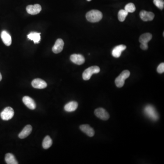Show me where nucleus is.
Returning <instances> with one entry per match:
<instances>
[{"label":"nucleus","instance_id":"14","mask_svg":"<svg viewBox=\"0 0 164 164\" xmlns=\"http://www.w3.org/2000/svg\"><path fill=\"white\" fill-rule=\"evenodd\" d=\"M126 48V46L124 45H119L117 46L112 50V55L115 58H119L121 56L122 52Z\"/></svg>","mask_w":164,"mask_h":164},{"label":"nucleus","instance_id":"20","mask_svg":"<svg viewBox=\"0 0 164 164\" xmlns=\"http://www.w3.org/2000/svg\"><path fill=\"white\" fill-rule=\"evenodd\" d=\"M5 161L7 164H18V162L16 159L14 155L11 153H7L5 155Z\"/></svg>","mask_w":164,"mask_h":164},{"label":"nucleus","instance_id":"1","mask_svg":"<svg viewBox=\"0 0 164 164\" xmlns=\"http://www.w3.org/2000/svg\"><path fill=\"white\" fill-rule=\"evenodd\" d=\"M144 113L146 116L153 121H156L159 119L158 112L153 106L148 105L144 109Z\"/></svg>","mask_w":164,"mask_h":164},{"label":"nucleus","instance_id":"7","mask_svg":"<svg viewBox=\"0 0 164 164\" xmlns=\"http://www.w3.org/2000/svg\"><path fill=\"white\" fill-rule=\"evenodd\" d=\"M26 10L29 14L35 15L40 13L41 10V7L39 4L29 5L27 7Z\"/></svg>","mask_w":164,"mask_h":164},{"label":"nucleus","instance_id":"3","mask_svg":"<svg viewBox=\"0 0 164 164\" xmlns=\"http://www.w3.org/2000/svg\"><path fill=\"white\" fill-rule=\"evenodd\" d=\"M100 68L98 66H91L85 70L83 73V79L84 80H90L93 74L98 73L100 72Z\"/></svg>","mask_w":164,"mask_h":164},{"label":"nucleus","instance_id":"28","mask_svg":"<svg viewBox=\"0 0 164 164\" xmlns=\"http://www.w3.org/2000/svg\"><path fill=\"white\" fill-rule=\"evenodd\" d=\"M91 0H87V1H88V2H90V1H91Z\"/></svg>","mask_w":164,"mask_h":164},{"label":"nucleus","instance_id":"16","mask_svg":"<svg viewBox=\"0 0 164 164\" xmlns=\"http://www.w3.org/2000/svg\"><path fill=\"white\" fill-rule=\"evenodd\" d=\"M32 129H33V128L31 125H26L22 130V131L19 133L18 137L20 139H22L26 138L31 134Z\"/></svg>","mask_w":164,"mask_h":164},{"label":"nucleus","instance_id":"6","mask_svg":"<svg viewBox=\"0 0 164 164\" xmlns=\"http://www.w3.org/2000/svg\"><path fill=\"white\" fill-rule=\"evenodd\" d=\"M94 114L98 118L102 120H107L109 118V113L102 108H99L96 109L94 111Z\"/></svg>","mask_w":164,"mask_h":164},{"label":"nucleus","instance_id":"9","mask_svg":"<svg viewBox=\"0 0 164 164\" xmlns=\"http://www.w3.org/2000/svg\"><path fill=\"white\" fill-rule=\"evenodd\" d=\"M23 101L26 106L30 109L34 110L36 108V104L34 100L29 96H24L23 98Z\"/></svg>","mask_w":164,"mask_h":164},{"label":"nucleus","instance_id":"15","mask_svg":"<svg viewBox=\"0 0 164 164\" xmlns=\"http://www.w3.org/2000/svg\"><path fill=\"white\" fill-rule=\"evenodd\" d=\"M1 38L6 46H9L12 44V37L6 31H3L1 33Z\"/></svg>","mask_w":164,"mask_h":164},{"label":"nucleus","instance_id":"23","mask_svg":"<svg viewBox=\"0 0 164 164\" xmlns=\"http://www.w3.org/2000/svg\"><path fill=\"white\" fill-rule=\"evenodd\" d=\"M124 10L127 11L128 13H132L135 12L136 7H135L134 4L132 3H129L125 5Z\"/></svg>","mask_w":164,"mask_h":164},{"label":"nucleus","instance_id":"21","mask_svg":"<svg viewBox=\"0 0 164 164\" xmlns=\"http://www.w3.org/2000/svg\"><path fill=\"white\" fill-rule=\"evenodd\" d=\"M52 141L49 136L47 135L43 139L42 142V147L44 149H48L52 146Z\"/></svg>","mask_w":164,"mask_h":164},{"label":"nucleus","instance_id":"5","mask_svg":"<svg viewBox=\"0 0 164 164\" xmlns=\"http://www.w3.org/2000/svg\"><path fill=\"white\" fill-rule=\"evenodd\" d=\"M14 115V111L12 108H5L0 114L1 118L3 120H8L12 118Z\"/></svg>","mask_w":164,"mask_h":164},{"label":"nucleus","instance_id":"25","mask_svg":"<svg viewBox=\"0 0 164 164\" xmlns=\"http://www.w3.org/2000/svg\"><path fill=\"white\" fill-rule=\"evenodd\" d=\"M157 71L158 73H162L164 72V63H161L157 67Z\"/></svg>","mask_w":164,"mask_h":164},{"label":"nucleus","instance_id":"13","mask_svg":"<svg viewBox=\"0 0 164 164\" xmlns=\"http://www.w3.org/2000/svg\"><path fill=\"white\" fill-rule=\"evenodd\" d=\"M80 129L89 137H93L94 135L95 132L94 129L88 124H83L80 125Z\"/></svg>","mask_w":164,"mask_h":164},{"label":"nucleus","instance_id":"18","mask_svg":"<svg viewBox=\"0 0 164 164\" xmlns=\"http://www.w3.org/2000/svg\"><path fill=\"white\" fill-rule=\"evenodd\" d=\"M78 107V103L76 101H71L66 104L64 109L67 112H71L76 110Z\"/></svg>","mask_w":164,"mask_h":164},{"label":"nucleus","instance_id":"2","mask_svg":"<svg viewBox=\"0 0 164 164\" xmlns=\"http://www.w3.org/2000/svg\"><path fill=\"white\" fill-rule=\"evenodd\" d=\"M87 21L91 23H97L100 21L103 17V14L100 11L93 10L87 12L86 15Z\"/></svg>","mask_w":164,"mask_h":164},{"label":"nucleus","instance_id":"24","mask_svg":"<svg viewBox=\"0 0 164 164\" xmlns=\"http://www.w3.org/2000/svg\"><path fill=\"white\" fill-rule=\"evenodd\" d=\"M154 4L158 8L162 10L164 7V2L163 0H154Z\"/></svg>","mask_w":164,"mask_h":164},{"label":"nucleus","instance_id":"8","mask_svg":"<svg viewBox=\"0 0 164 164\" xmlns=\"http://www.w3.org/2000/svg\"><path fill=\"white\" fill-rule=\"evenodd\" d=\"M140 16L143 21L147 22L153 20L155 17V15L152 12H147L143 10L140 12Z\"/></svg>","mask_w":164,"mask_h":164},{"label":"nucleus","instance_id":"12","mask_svg":"<svg viewBox=\"0 0 164 164\" xmlns=\"http://www.w3.org/2000/svg\"><path fill=\"white\" fill-rule=\"evenodd\" d=\"M32 85L34 88L43 89L47 86V84L45 81L40 79H36L32 82Z\"/></svg>","mask_w":164,"mask_h":164},{"label":"nucleus","instance_id":"10","mask_svg":"<svg viewBox=\"0 0 164 164\" xmlns=\"http://www.w3.org/2000/svg\"><path fill=\"white\" fill-rule=\"evenodd\" d=\"M70 60L73 63L77 65H82L85 62L84 57L81 54H73L70 56Z\"/></svg>","mask_w":164,"mask_h":164},{"label":"nucleus","instance_id":"11","mask_svg":"<svg viewBox=\"0 0 164 164\" xmlns=\"http://www.w3.org/2000/svg\"><path fill=\"white\" fill-rule=\"evenodd\" d=\"M64 44V41L62 39H61V38L57 39L53 48H52V51L55 53H59L61 52L63 50Z\"/></svg>","mask_w":164,"mask_h":164},{"label":"nucleus","instance_id":"26","mask_svg":"<svg viewBox=\"0 0 164 164\" xmlns=\"http://www.w3.org/2000/svg\"><path fill=\"white\" fill-rule=\"evenodd\" d=\"M140 48L144 50H147L148 48V45H144V44H141L140 45Z\"/></svg>","mask_w":164,"mask_h":164},{"label":"nucleus","instance_id":"19","mask_svg":"<svg viewBox=\"0 0 164 164\" xmlns=\"http://www.w3.org/2000/svg\"><path fill=\"white\" fill-rule=\"evenodd\" d=\"M40 33L37 32H31L27 35V38L31 40H33L35 43H39L41 40Z\"/></svg>","mask_w":164,"mask_h":164},{"label":"nucleus","instance_id":"22","mask_svg":"<svg viewBox=\"0 0 164 164\" xmlns=\"http://www.w3.org/2000/svg\"><path fill=\"white\" fill-rule=\"evenodd\" d=\"M128 12L127 11H125V10H120V11L119 12L118 15V19L120 22H123L125 20V18H126V16L128 15Z\"/></svg>","mask_w":164,"mask_h":164},{"label":"nucleus","instance_id":"4","mask_svg":"<svg viewBox=\"0 0 164 164\" xmlns=\"http://www.w3.org/2000/svg\"><path fill=\"white\" fill-rule=\"evenodd\" d=\"M130 72L129 70L123 71L120 75L115 80V83L117 87H121L123 86L125 83V80L130 76Z\"/></svg>","mask_w":164,"mask_h":164},{"label":"nucleus","instance_id":"17","mask_svg":"<svg viewBox=\"0 0 164 164\" xmlns=\"http://www.w3.org/2000/svg\"><path fill=\"white\" fill-rule=\"evenodd\" d=\"M152 38V35L150 33H145L143 34L140 36L139 38V41L140 43L144 45H148L147 43L149 42Z\"/></svg>","mask_w":164,"mask_h":164},{"label":"nucleus","instance_id":"27","mask_svg":"<svg viewBox=\"0 0 164 164\" xmlns=\"http://www.w3.org/2000/svg\"><path fill=\"white\" fill-rule=\"evenodd\" d=\"M2 80V74H1V73H0V81H1V80Z\"/></svg>","mask_w":164,"mask_h":164}]
</instances>
